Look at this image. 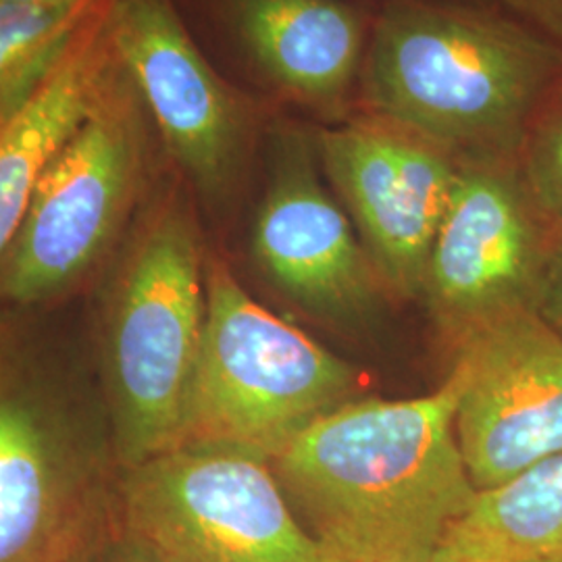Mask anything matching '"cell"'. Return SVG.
Instances as JSON below:
<instances>
[{"label":"cell","instance_id":"cell-1","mask_svg":"<svg viewBox=\"0 0 562 562\" xmlns=\"http://www.w3.org/2000/svg\"><path fill=\"white\" fill-rule=\"evenodd\" d=\"M459 382L350 401L269 461L304 529L341 562H425L477 498L454 431Z\"/></svg>","mask_w":562,"mask_h":562},{"label":"cell","instance_id":"cell-2","mask_svg":"<svg viewBox=\"0 0 562 562\" xmlns=\"http://www.w3.org/2000/svg\"><path fill=\"white\" fill-rule=\"evenodd\" d=\"M561 74L562 50L506 11L385 0L371 20L357 113L459 162L517 161Z\"/></svg>","mask_w":562,"mask_h":562},{"label":"cell","instance_id":"cell-3","mask_svg":"<svg viewBox=\"0 0 562 562\" xmlns=\"http://www.w3.org/2000/svg\"><path fill=\"white\" fill-rule=\"evenodd\" d=\"M206 255L186 183L157 180L102 271L101 402L121 469L180 443L206 322Z\"/></svg>","mask_w":562,"mask_h":562},{"label":"cell","instance_id":"cell-4","mask_svg":"<svg viewBox=\"0 0 562 562\" xmlns=\"http://www.w3.org/2000/svg\"><path fill=\"white\" fill-rule=\"evenodd\" d=\"M120 475L101 396L0 306V562H94Z\"/></svg>","mask_w":562,"mask_h":562},{"label":"cell","instance_id":"cell-5","mask_svg":"<svg viewBox=\"0 0 562 562\" xmlns=\"http://www.w3.org/2000/svg\"><path fill=\"white\" fill-rule=\"evenodd\" d=\"M157 155L146 104L113 53L0 259V306L59 301L102 273L157 183Z\"/></svg>","mask_w":562,"mask_h":562},{"label":"cell","instance_id":"cell-6","mask_svg":"<svg viewBox=\"0 0 562 562\" xmlns=\"http://www.w3.org/2000/svg\"><path fill=\"white\" fill-rule=\"evenodd\" d=\"M359 373L255 301L206 255V322L180 446L273 461L327 413L355 401Z\"/></svg>","mask_w":562,"mask_h":562},{"label":"cell","instance_id":"cell-7","mask_svg":"<svg viewBox=\"0 0 562 562\" xmlns=\"http://www.w3.org/2000/svg\"><path fill=\"white\" fill-rule=\"evenodd\" d=\"M117 531L155 562H341L304 529L269 462L223 448L121 469Z\"/></svg>","mask_w":562,"mask_h":562},{"label":"cell","instance_id":"cell-8","mask_svg":"<svg viewBox=\"0 0 562 562\" xmlns=\"http://www.w3.org/2000/svg\"><path fill=\"white\" fill-rule=\"evenodd\" d=\"M106 32L146 104L162 157L204 201H225L278 111L223 78L176 0H111Z\"/></svg>","mask_w":562,"mask_h":562},{"label":"cell","instance_id":"cell-9","mask_svg":"<svg viewBox=\"0 0 562 562\" xmlns=\"http://www.w3.org/2000/svg\"><path fill=\"white\" fill-rule=\"evenodd\" d=\"M552 238L517 161L461 162L419 292L454 348L492 323L536 308Z\"/></svg>","mask_w":562,"mask_h":562},{"label":"cell","instance_id":"cell-10","mask_svg":"<svg viewBox=\"0 0 562 562\" xmlns=\"http://www.w3.org/2000/svg\"><path fill=\"white\" fill-rule=\"evenodd\" d=\"M323 176L355 225L380 280L419 296L436 232L461 162L401 127L362 113L313 125Z\"/></svg>","mask_w":562,"mask_h":562},{"label":"cell","instance_id":"cell-11","mask_svg":"<svg viewBox=\"0 0 562 562\" xmlns=\"http://www.w3.org/2000/svg\"><path fill=\"white\" fill-rule=\"evenodd\" d=\"M269 171L250 229V255L265 280L304 311L350 319L375 299L380 276L323 176L313 125L276 115Z\"/></svg>","mask_w":562,"mask_h":562},{"label":"cell","instance_id":"cell-12","mask_svg":"<svg viewBox=\"0 0 562 562\" xmlns=\"http://www.w3.org/2000/svg\"><path fill=\"white\" fill-rule=\"evenodd\" d=\"M454 431L477 492L562 454V334L536 308L457 346Z\"/></svg>","mask_w":562,"mask_h":562},{"label":"cell","instance_id":"cell-13","mask_svg":"<svg viewBox=\"0 0 562 562\" xmlns=\"http://www.w3.org/2000/svg\"><path fill=\"white\" fill-rule=\"evenodd\" d=\"M217 15L276 101L331 125L357 113L371 15L350 0H217Z\"/></svg>","mask_w":562,"mask_h":562},{"label":"cell","instance_id":"cell-14","mask_svg":"<svg viewBox=\"0 0 562 562\" xmlns=\"http://www.w3.org/2000/svg\"><path fill=\"white\" fill-rule=\"evenodd\" d=\"M109 2L86 21L38 90L0 123V259L46 165L81 120L113 57L106 32Z\"/></svg>","mask_w":562,"mask_h":562},{"label":"cell","instance_id":"cell-15","mask_svg":"<svg viewBox=\"0 0 562 562\" xmlns=\"http://www.w3.org/2000/svg\"><path fill=\"white\" fill-rule=\"evenodd\" d=\"M443 542L485 562L562 561V454L477 492Z\"/></svg>","mask_w":562,"mask_h":562},{"label":"cell","instance_id":"cell-16","mask_svg":"<svg viewBox=\"0 0 562 562\" xmlns=\"http://www.w3.org/2000/svg\"><path fill=\"white\" fill-rule=\"evenodd\" d=\"M104 0L0 4V115L27 101Z\"/></svg>","mask_w":562,"mask_h":562},{"label":"cell","instance_id":"cell-17","mask_svg":"<svg viewBox=\"0 0 562 562\" xmlns=\"http://www.w3.org/2000/svg\"><path fill=\"white\" fill-rule=\"evenodd\" d=\"M517 167L540 217L562 234V74L527 127Z\"/></svg>","mask_w":562,"mask_h":562},{"label":"cell","instance_id":"cell-18","mask_svg":"<svg viewBox=\"0 0 562 562\" xmlns=\"http://www.w3.org/2000/svg\"><path fill=\"white\" fill-rule=\"evenodd\" d=\"M504 11L562 50V0H501Z\"/></svg>","mask_w":562,"mask_h":562},{"label":"cell","instance_id":"cell-19","mask_svg":"<svg viewBox=\"0 0 562 562\" xmlns=\"http://www.w3.org/2000/svg\"><path fill=\"white\" fill-rule=\"evenodd\" d=\"M536 311L562 334V234H554L546 265L542 281L536 299Z\"/></svg>","mask_w":562,"mask_h":562},{"label":"cell","instance_id":"cell-20","mask_svg":"<svg viewBox=\"0 0 562 562\" xmlns=\"http://www.w3.org/2000/svg\"><path fill=\"white\" fill-rule=\"evenodd\" d=\"M94 562H155L146 557L138 546L125 540L120 531L113 533V538L104 543Z\"/></svg>","mask_w":562,"mask_h":562},{"label":"cell","instance_id":"cell-21","mask_svg":"<svg viewBox=\"0 0 562 562\" xmlns=\"http://www.w3.org/2000/svg\"><path fill=\"white\" fill-rule=\"evenodd\" d=\"M425 562H485L480 559V557H475V554H471V552H467V550H462L459 546H454V543L442 542V546L434 552V557L431 559H427Z\"/></svg>","mask_w":562,"mask_h":562},{"label":"cell","instance_id":"cell-22","mask_svg":"<svg viewBox=\"0 0 562 562\" xmlns=\"http://www.w3.org/2000/svg\"><path fill=\"white\" fill-rule=\"evenodd\" d=\"M60 0H0V4H48Z\"/></svg>","mask_w":562,"mask_h":562},{"label":"cell","instance_id":"cell-23","mask_svg":"<svg viewBox=\"0 0 562 562\" xmlns=\"http://www.w3.org/2000/svg\"><path fill=\"white\" fill-rule=\"evenodd\" d=\"M522 562H562V561H557V559H538V561H522Z\"/></svg>","mask_w":562,"mask_h":562},{"label":"cell","instance_id":"cell-24","mask_svg":"<svg viewBox=\"0 0 562 562\" xmlns=\"http://www.w3.org/2000/svg\"><path fill=\"white\" fill-rule=\"evenodd\" d=\"M11 115H13V113H11ZM11 115H0V123H2V121L7 120V117H11Z\"/></svg>","mask_w":562,"mask_h":562}]
</instances>
